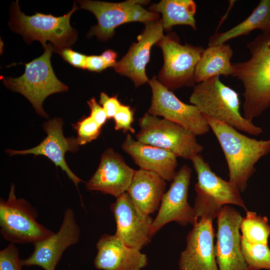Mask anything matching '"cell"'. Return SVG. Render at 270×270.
Returning <instances> with one entry per match:
<instances>
[{
    "label": "cell",
    "mask_w": 270,
    "mask_h": 270,
    "mask_svg": "<svg viewBox=\"0 0 270 270\" xmlns=\"http://www.w3.org/2000/svg\"><path fill=\"white\" fill-rule=\"evenodd\" d=\"M250 57L232 64V76L244 86V117L252 120L270 108V31L246 44Z\"/></svg>",
    "instance_id": "1"
},
{
    "label": "cell",
    "mask_w": 270,
    "mask_h": 270,
    "mask_svg": "<svg viewBox=\"0 0 270 270\" xmlns=\"http://www.w3.org/2000/svg\"><path fill=\"white\" fill-rule=\"evenodd\" d=\"M224 153L229 170L228 182L244 192L256 170L255 164L270 153V139L257 140L234 128L205 116Z\"/></svg>",
    "instance_id": "2"
},
{
    "label": "cell",
    "mask_w": 270,
    "mask_h": 270,
    "mask_svg": "<svg viewBox=\"0 0 270 270\" xmlns=\"http://www.w3.org/2000/svg\"><path fill=\"white\" fill-rule=\"evenodd\" d=\"M219 76L212 77L196 84L190 97V103L204 116L222 122L238 130L259 135L262 128L240 113L238 94L224 84Z\"/></svg>",
    "instance_id": "3"
},
{
    "label": "cell",
    "mask_w": 270,
    "mask_h": 270,
    "mask_svg": "<svg viewBox=\"0 0 270 270\" xmlns=\"http://www.w3.org/2000/svg\"><path fill=\"white\" fill-rule=\"evenodd\" d=\"M78 9L74 2L72 9L63 16L56 17L38 12L28 16L21 12L16 0L10 6L8 26L12 30L22 35L26 43L38 40L44 48L46 42L50 41L53 44V51L60 54L77 40V31L70 25V20Z\"/></svg>",
    "instance_id": "4"
},
{
    "label": "cell",
    "mask_w": 270,
    "mask_h": 270,
    "mask_svg": "<svg viewBox=\"0 0 270 270\" xmlns=\"http://www.w3.org/2000/svg\"><path fill=\"white\" fill-rule=\"evenodd\" d=\"M190 160L198 177L194 185L196 196L193 208L198 220L205 218L212 221L222 208L228 204L248 210L240 190L214 173L202 156L194 154Z\"/></svg>",
    "instance_id": "5"
},
{
    "label": "cell",
    "mask_w": 270,
    "mask_h": 270,
    "mask_svg": "<svg viewBox=\"0 0 270 270\" xmlns=\"http://www.w3.org/2000/svg\"><path fill=\"white\" fill-rule=\"evenodd\" d=\"M44 54L24 64V73L16 78H4L3 82L8 89L24 96L32 104L38 114L48 115L42 108V103L48 96L68 90V87L56 77L50 63L53 44H47Z\"/></svg>",
    "instance_id": "6"
},
{
    "label": "cell",
    "mask_w": 270,
    "mask_h": 270,
    "mask_svg": "<svg viewBox=\"0 0 270 270\" xmlns=\"http://www.w3.org/2000/svg\"><path fill=\"white\" fill-rule=\"evenodd\" d=\"M36 209L24 198H17L12 184L8 200H0V230L6 240L13 244H32L54 232L38 223Z\"/></svg>",
    "instance_id": "7"
},
{
    "label": "cell",
    "mask_w": 270,
    "mask_h": 270,
    "mask_svg": "<svg viewBox=\"0 0 270 270\" xmlns=\"http://www.w3.org/2000/svg\"><path fill=\"white\" fill-rule=\"evenodd\" d=\"M156 44L161 48L164 60L158 80L171 91L194 86L196 67L204 49L186 43L181 44L175 34L164 35Z\"/></svg>",
    "instance_id": "8"
},
{
    "label": "cell",
    "mask_w": 270,
    "mask_h": 270,
    "mask_svg": "<svg viewBox=\"0 0 270 270\" xmlns=\"http://www.w3.org/2000/svg\"><path fill=\"white\" fill-rule=\"evenodd\" d=\"M138 122L140 130L136 136L137 140L144 144L166 150L177 157L190 160L204 150L196 136L178 124L148 112Z\"/></svg>",
    "instance_id": "9"
},
{
    "label": "cell",
    "mask_w": 270,
    "mask_h": 270,
    "mask_svg": "<svg viewBox=\"0 0 270 270\" xmlns=\"http://www.w3.org/2000/svg\"><path fill=\"white\" fill-rule=\"evenodd\" d=\"M149 1L128 0L120 2L100 1L78 0L80 8L91 12L96 17L98 24L92 26L88 33L100 40L105 42L112 38L114 30L120 25L130 22H148L160 19L159 14L146 10L144 4Z\"/></svg>",
    "instance_id": "10"
},
{
    "label": "cell",
    "mask_w": 270,
    "mask_h": 270,
    "mask_svg": "<svg viewBox=\"0 0 270 270\" xmlns=\"http://www.w3.org/2000/svg\"><path fill=\"white\" fill-rule=\"evenodd\" d=\"M148 83L152 92L148 114L178 124L196 136L209 132L210 127L206 118L195 106L180 100L158 80L156 76Z\"/></svg>",
    "instance_id": "11"
},
{
    "label": "cell",
    "mask_w": 270,
    "mask_h": 270,
    "mask_svg": "<svg viewBox=\"0 0 270 270\" xmlns=\"http://www.w3.org/2000/svg\"><path fill=\"white\" fill-rule=\"evenodd\" d=\"M192 174L191 168L186 164L176 172L170 187L164 194L158 213L151 228L152 236L165 224L171 222L186 226H193L198 222L194 208L188 202V191Z\"/></svg>",
    "instance_id": "12"
},
{
    "label": "cell",
    "mask_w": 270,
    "mask_h": 270,
    "mask_svg": "<svg viewBox=\"0 0 270 270\" xmlns=\"http://www.w3.org/2000/svg\"><path fill=\"white\" fill-rule=\"evenodd\" d=\"M215 254L218 270H248L241 248L240 212L225 205L217 216Z\"/></svg>",
    "instance_id": "13"
},
{
    "label": "cell",
    "mask_w": 270,
    "mask_h": 270,
    "mask_svg": "<svg viewBox=\"0 0 270 270\" xmlns=\"http://www.w3.org/2000/svg\"><path fill=\"white\" fill-rule=\"evenodd\" d=\"M80 237V228L74 212L72 208H68L58 231L45 240L33 244L32 252L28 258L22 260V266H38L44 270H55L64 251L76 244Z\"/></svg>",
    "instance_id": "14"
},
{
    "label": "cell",
    "mask_w": 270,
    "mask_h": 270,
    "mask_svg": "<svg viewBox=\"0 0 270 270\" xmlns=\"http://www.w3.org/2000/svg\"><path fill=\"white\" fill-rule=\"evenodd\" d=\"M110 208L116 225L114 234L126 246L140 250L150 242L154 220L136 208L127 192L118 197Z\"/></svg>",
    "instance_id": "15"
},
{
    "label": "cell",
    "mask_w": 270,
    "mask_h": 270,
    "mask_svg": "<svg viewBox=\"0 0 270 270\" xmlns=\"http://www.w3.org/2000/svg\"><path fill=\"white\" fill-rule=\"evenodd\" d=\"M144 24L137 42L132 44L127 53L113 66L120 74L131 79L136 87L148 82L146 67L150 60L151 48L164 36L161 18Z\"/></svg>",
    "instance_id": "16"
},
{
    "label": "cell",
    "mask_w": 270,
    "mask_h": 270,
    "mask_svg": "<svg viewBox=\"0 0 270 270\" xmlns=\"http://www.w3.org/2000/svg\"><path fill=\"white\" fill-rule=\"evenodd\" d=\"M212 220L200 218L186 236V246L178 262L180 270H218Z\"/></svg>",
    "instance_id": "17"
},
{
    "label": "cell",
    "mask_w": 270,
    "mask_h": 270,
    "mask_svg": "<svg viewBox=\"0 0 270 270\" xmlns=\"http://www.w3.org/2000/svg\"><path fill=\"white\" fill-rule=\"evenodd\" d=\"M135 171L119 154L108 148L102 154L98 167L86 182V188L117 198L127 192Z\"/></svg>",
    "instance_id": "18"
},
{
    "label": "cell",
    "mask_w": 270,
    "mask_h": 270,
    "mask_svg": "<svg viewBox=\"0 0 270 270\" xmlns=\"http://www.w3.org/2000/svg\"><path fill=\"white\" fill-rule=\"evenodd\" d=\"M63 121L59 118H54L45 122L43 128L47 134L45 138L37 146L26 150H7L10 156L33 154L44 155L50 160L56 166H60L67 174L74 184L78 190V184L82 180L76 176L70 169L65 160L66 152L78 150V145L75 138H66L63 134Z\"/></svg>",
    "instance_id": "19"
},
{
    "label": "cell",
    "mask_w": 270,
    "mask_h": 270,
    "mask_svg": "<svg viewBox=\"0 0 270 270\" xmlns=\"http://www.w3.org/2000/svg\"><path fill=\"white\" fill-rule=\"evenodd\" d=\"M94 264L102 270H141L147 266L146 254L126 246L115 234H104L96 246Z\"/></svg>",
    "instance_id": "20"
},
{
    "label": "cell",
    "mask_w": 270,
    "mask_h": 270,
    "mask_svg": "<svg viewBox=\"0 0 270 270\" xmlns=\"http://www.w3.org/2000/svg\"><path fill=\"white\" fill-rule=\"evenodd\" d=\"M140 169L154 172L166 181L172 182L176 172L177 156L166 150L144 144L128 134L122 145Z\"/></svg>",
    "instance_id": "21"
},
{
    "label": "cell",
    "mask_w": 270,
    "mask_h": 270,
    "mask_svg": "<svg viewBox=\"0 0 270 270\" xmlns=\"http://www.w3.org/2000/svg\"><path fill=\"white\" fill-rule=\"evenodd\" d=\"M166 187V180L158 174L140 169L136 170L126 192L136 208L150 216L159 208Z\"/></svg>",
    "instance_id": "22"
},
{
    "label": "cell",
    "mask_w": 270,
    "mask_h": 270,
    "mask_svg": "<svg viewBox=\"0 0 270 270\" xmlns=\"http://www.w3.org/2000/svg\"><path fill=\"white\" fill-rule=\"evenodd\" d=\"M232 49L228 44L210 46L204 49L196 67V82L198 84L216 76H232Z\"/></svg>",
    "instance_id": "23"
},
{
    "label": "cell",
    "mask_w": 270,
    "mask_h": 270,
    "mask_svg": "<svg viewBox=\"0 0 270 270\" xmlns=\"http://www.w3.org/2000/svg\"><path fill=\"white\" fill-rule=\"evenodd\" d=\"M258 29L262 32L270 31V0H261L251 14L244 21L222 32H216L210 36L208 46L224 44L226 41L246 36Z\"/></svg>",
    "instance_id": "24"
},
{
    "label": "cell",
    "mask_w": 270,
    "mask_h": 270,
    "mask_svg": "<svg viewBox=\"0 0 270 270\" xmlns=\"http://www.w3.org/2000/svg\"><path fill=\"white\" fill-rule=\"evenodd\" d=\"M148 10L162 14V24L166 31H170L176 25H188L196 30L194 16L196 6L192 0H162L152 4Z\"/></svg>",
    "instance_id": "25"
},
{
    "label": "cell",
    "mask_w": 270,
    "mask_h": 270,
    "mask_svg": "<svg viewBox=\"0 0 270 270\" xmlns=\"http://www.w3.org/2000/svg\"><path fill=\"white\" fill-rule=\"evenodd\" d=\"M240 230L242 238L248 242L268 244L270 236V226L266 216L247 210L245 217L242 219Z\"/></svg>",
    "instance_id": "26"
},
{
    "label": "cell",
    "mask_w": 270,
    "mask_h": 270,
    "mask_svg": "<svg viewBox=\"0 0 270 270\" xmlns=\"http://www.w3.org/2000/svg\"><path fill=\"white\" fill-rule=\"evenodd\" d=\"M241 248L248 270H270V249L268 244L251 243L241 236Z\"/></svg>",
    "instance_id": "27"
},
{
    "label": "cell",
    "mask_w": 270,
    "mask_h": 270,
    "mask_svg": "<svg viewBox=\"0 0 270 270\" xmlns=\"http://www.w3.org/2000/svg\"><path fill=\"white\" fill-rule=\"evenodd\" d=\"M75 128L78 132V136L75 140L78 146L86 144L96 139L101 130V126L90 116L78 122Z\"/></svg>",
    "instance_id": "28"
},
{
    "label": "cell",
    "mask_w": 270,
    "mask_h": 270,
    "mask_svg": "<svg viewBox=\"0 0 270 270\" xmlns=\"http://www.w3.org/2000/svg\"><path fill=\"white\" fill-rule=\"evenodd\" d=\"M22 264L18 250L10 243L0 251V270H22Z\"/></svg>",
    "instance_id": "29"
},
{
    "label": "cell",
    "mask_w": 270,
    "mask_h": 270,
    "mask_svg": "<svg viewBox=\"0 0 270 270\" xmlns=\"http://www.w3.org/2000/svg\"><path fill=\"white\" fill-rule=\"evenodd\" d=\"M134 110L128 106L121 105L113 118L116 130H122L124 132L134 133L132 124L134 120Z\"/></svg>",
    "instance_id": "30"
},
{
    "label": "cell",
    "mask_w": 270,
    "mask_h": 270,
    "mask_svg": "<svg viewBox=\"0 0 270 270\" xmlns=\"http://www.w3.org/2000/svg\"><path fill=\"white\" fill-rule=\"evenodd\" d=\"M60 54L72 66L84 69L86 68L87 56L86 55L74 52L70 48L64 49Z\"/></svg>",
    "instance_id": "31"
},
{
    "label": "cell",
    "mask_w": 270,
    "mask_h": 270,
    "mask_svg": "<svg viewBox=\"0 0 270 270\" xmlns=\"http://www.w3.org/2000/svg\"><path fill=\"white\" fill-rule=\"evenodd\" d=\"M100 104L104 110L108 118H113L122 105L116 96L109 97L104 92L100 93Z\"/></svg>",
    "instance_id": "32"
},
{
    "label": "cell",
    "mask_w": 270,
    "mask_h": 270,
    "mask_svg": "<svg viewBox=\"0 0 270 270\" xmlns=\"http://www.w3.org/2000/svg\"><path fill=\"white\" fill-rule=\"evenodd\" d=\"M87 103L90 110V116L102 126L108 119L104 110L98 104L95 98H90Z\"/></svg>",
    "instance_id": "33"
},
{
    "label": "cell",
    "mask_w": 270,
    "mask_h": 270,
    "mask_svg": "<svg viewBox=\"0 0 270 270\" xmlns=\"http://www.w3.org/2000/svg\"><path fill=\"white\" fill-rule=\"evenodd\" d=\"M108 68L100 56H87L86 68L90 71L100 72Z\"/></svg>",
    "instance_id": "34"
},
{
    "label": "cell",
    "mask_w": 270,
    "mask_h": 270,
    "mask_svg": "<svg viewBox=\"0 0 270 270\" xmlns=\"http://www.w3.org/2000/svg\"><path fill=\"white\" fill-rule=\"evenodd\" d=\"M100 56L105 62L108 67H113L116 62V60L117 54L115 52L111 50L104 51Z\"/></svg>",
    "instance_id": "35"
}]
</instances>
